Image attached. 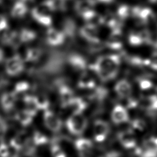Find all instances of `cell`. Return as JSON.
<instances>
[{
  "mask_svg": "<svg viewBox=\"0 0 157 157\" xmlns=\"http://www.w3.org/2000/svg\"><path fill=\"white\" fill-rule=\"evenodd\" d=\"M119 66L120 61L116 56H104L98 59L94 64V70L101 79L107 80L115 77Z\"/></svg>",
  "mask_w": 157,
  "mask_h": 157,
  "instance_id": "obj_1",
  "label": "cell"
},
{
  "mask_svg": "<svg viewBox=\"0 0 157 157\" xmlns=\"http://www.w3.org/2000/svg\"><path fill=\"white\" fill-rule=\"evenodd\" d=\"M69 131L75 135L82 134L87 126V120L82 112H74L66 122Z\"/></svg>",
  "mask_w": 157,
  "mask_h": 157,
  "instance_id": "obj_2",
  "label": "cell"
},
{
  "mask_svg": "<svg viewBox=\"0 0 157 157\" xmlns=\"http://www.w3.org/2000/svg\"><path fill=\"white\" fill-rule=\"evenodd\" d=\"M51 10V4H43L34 8L33 10V16L40 24L49 25L52 22Z\"/></svg>",
  "mask_w": 157,
  "mask_h": 157,
  "instance_id": "obj_3",
  "label": "cell"
},
{
  "mask_svg": "<svg viewBox=\"0 0 157 157\" xmlns=\"http://www.w3.org/2000/svg\"><path fill=\"white\" fill-rule=\"evenodd\" d=\"M109 124L103 120H97L93 125V135L98 142L103 141L109 132Z\"/></svg>",
  "mask_w": 157,
  "mask_h": 157,
  "instance_id": "obj_4",
  "label": "cell"
},
{
  "mask_svg": "<svg viewBox=\"0 0 157 157\" xmlns=\"http://www.w3.org/2000/svg\"><path fill=\"white\" fill-rule=\"evenodd\" d=\"M45 122L47 128L52 131H58L61 128V119L52 111H48L45 113Z\"/></svg>",
  "mask_w": 157,
  "mask_h": 157,
  "instance_id": "obj_5",
  "label": "cell"
},
{
  "mask_svg": "<svg viewBox=\"0 0 157 157\" xmlns=\"http://www.w3.org/2000/svg\"><path fill=\"white\" fill-rule=\"evenodd\" d=\"M112 120L115 123H122L128 120V113L126 109L121 105H116L111 113Z\"/></svg>",
  "mask_w": 157,
  "mask_h": 157,
  "instance_id": "obj_6",
  "label": "cell"
},
{
  "mask_svg": "<svg viewBox=\"0 0 157 157\" xmlns=\"http://www.w3.org/2000/svg\"><path fill=\"white\" fill-rule=\"evenodd\" d=\"M81 34L85 39L90 42H96L99 40L98 32L95 26L90 24L84 26L81 29Z\"/></svg>",
  "mask_w": 157,
  "mask_h": 157,
  "instance_id": "obj_7",
  "label": "cell"
},
{
  "mask_svg": "<svg viewBox=\"0 0 157 157\" xmlns=\"http://www.w3.org/2000/svg\"><path fill=\"white\" fill-rule=\"evenodd\" d=\"M48 42L52 45H58L64 41V37L62 33L55 28H50L47 34Z\"/></svg>",
  "mask_w": 157,
  "mask_h": 157,
  "instance_id": "obj_8",
  "label": "cell"
},
{
  "mask_svg": "<svg viewBox=\"0 0 157 157\" xmlns=\"http://www.w3.org/2000/svg\"><path fill=\"white\" fill-rule=\"evenodd\" d=\"M115 90L120 97L127 98L129 97L132 93V87L127 80H121L116 84Z\"/></svg>",
  "mask_w": 157,
  "mask_h": 157,
  "instance_id": "obj_9",
  "label": "cell"
},
{
  "mask_svg": "<svg viewBox=\"0 0 157 157\" xmlns=\"http://www.w3.org/2000/svg\"><path fill=\"white\" fill-rule=\"evenodd\" d=\"M120 141L121 144L126 148L133 147L136 143V140L134 133L129 131H124L120 134Z\"/></svg>",
  "mask_w": 157,
  "mask_h": 157,
  "instance_id": "obj_10",
  "label": "cell"
},
{
  "mask_svg": "<svg viewBox=\"0 0 157 157\" xmlns=\"http://www.w3.org/2000/svg\"><path fill=\"white\" fill-rule=\"evenodd\" d=\"M77 150L82 155H88L91 151L93 148L92 142L87 139H79L75 142Z\"/></svg>",
  "mask_w": 157,
  "mask_h": 157,
  "instance_id": "obj_11",
  "label": "cell"
},
{
  "mask_svg": "<svg viewBox=\"0 0 157 157\" xmlns=\"http://www.w3.org/2000/svg\"><path fill=\"white\" fill-rule=\"evenodd\" d=\"M26 10L27 8L26 4L21 1H20L15 3V4L13 6L11 13L13 17L15 18H20L25 15Z\"/></svg>",
  "mask_w": 157,
  "mask_h": 157,
  "instance_id": "obj_12",
  "label": "cell"
},
{
  "mask_svg": "<svg viewBox=\"0 0 157 157\" xmlns=\"http://www.w3.org/2000/svg\"><path fill=\"white\" fill-rule=\"evenodd\" d=\"M121 37L120 36V34L118 32H115L109 37V40L107 44L111 47H120L121 43Z\"/></svg>",
  "mask_w": 157,
  "mask_h": 157,
  "instance_id": "obj_13",
  "label": "cell"
},
{
  "mask_svg": "<svg viewBox=\"0 0 157 157\" xmlns=\"http://www.w3.org/2000/svg\"><path fill=\"white\" fill-rule=\"evenodd\" d=\"M20 40L23 41L31 40L36 37V34L34 32L29 29H23L19 34Z\"/></svg>",
  "mask_w": 157,
  "mask_h": 157,
  "instance_id": "obj_14",
  "label": "cell"
},
{
  "mask_svg": "<svg viewBox=\"0 0 157 157\" xmlns=\"http://www.w3.org/2000/svg\"><path fill=\"white\" fill-rule=\"evenodd\" d=\"M79 84L81 87H83V88L91 87L94 85V80L90 75L88 74H84L81 77Z\"/></svg>",
  "mask_w": 157,
  "mask_h": 157,
  "instance_id": "obj_15",
  "label": "cell"
},
{
  "mask_svg": "<svg viewBox=\"0 0 157 157\" xmlns=\"http://www.w3.org/2000/svg\"><path fill=\"white\" fill-rule=\"evenodd\" d=\"M148 65L154 70L157 71V52L153 53L147 61Z\"/></svg>",
  "mask_w": 157,
  "mask_h": 157,
  "instance_id": "obj_16",
  "label": "cell"
},
{
  "mask_svg": "<svg viewBox=\"0 0 157 157\" xmlns=\"http://www.w3.org/2000/svg\"><path fill=\"white\" fill-rule=\"evenodd\" d=\"M149 107L154 110H157V96H151L148 100Z\"/></svg>",
  "mask_w": 157,
  "mask_h": 157,
  "instance_id": "obj_17",
  "label": "cell"
},
{
  "mask_svg": "<svg viewBox=\"0 0 157 157\" xmlns=\"http://www.w3.org/2000/svg\"><path fill=\"white\" fill-rule=\"evenodd\" d=\"M52 155L53 157H66L64 151L57 146H55L52 148Z\"/></svg>",
  "mask_w": 157,
  "mask_h": 157,
  "instance_id": "obj_18",
  "label": "cell"
},
{
  "mask_svg": "<svg viewBox=\"0 0 157 157\" xmlns=\"http://www.w3.org/2000/svg\"><path fill=\"white\" fill-rule=\"evenodd\" d=\"M141 86L143 89H148L153 86V83L148 80H143L141 82Z\"/></svg>",
  "mask_w": 157,
  "mask_h": 157,
  "instance_id": "obj_19",
  "label": "cell"
},
{
  "mask_svg": "<svg viewBox=\"0 0 157 157\" xmlns=\"http://www.w3.org/2000/svg\"><path fill=\"white\" fill-rule=\"evenodd\" d=\"M100 1L102 2H105V3H109L112 2L113 0H99Z\"/></svg>",
  "mask_w": 157,
  "mask_h": 157,
  "instance_id": "obj_20",
  "label": "cell"
},
{
  "mask_svg": "<svg viewBox=\"0 0 157 157\" xmlns=\"http://www.w3.org/2000/svg\"><path fill=\"white\" fill-rule=\"evenodd\" d=\"M2 1V0H0V3L1 2V1Z\"/></svg>",
  "mask_w": 157,
  "mask_h": 157,
  "instance_id": "obj_21",
  "label": "cell"
}]
</instances>
